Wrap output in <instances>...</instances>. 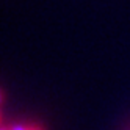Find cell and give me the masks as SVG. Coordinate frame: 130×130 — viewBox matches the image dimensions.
Masks as SVG:
<instances>
[{"label": "cell", "mask_w": 130, "mask_h": 130, "mask_svg": "<svg viewBox=\"0 0 130 130\" xmlns=\"http://www.w3.org/2000/svg\"><path fill=\"white\" fill-rule=\"evenodd\" d=\"M10 130H31V128H27V127H24V125H19V124H17V125H13Z\"/></svg>", "instance_id": "obj_1"}]
</instances>
